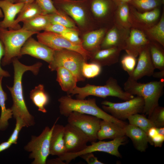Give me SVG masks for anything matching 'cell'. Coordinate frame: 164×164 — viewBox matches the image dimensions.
I'll use <instances>...</instances> for the list:
<instances>
[{
	"mask_svg": "<svg viewBox=\"0 0 164 164\" xmlns=\"http://www.w3.org/2000/svg\"><path fill=\"white\" fill-rule=\"evenodd\" d=\"M14 67L13 84L12 87L7 85L10 91L13 101L10 108L13 116L16 118H21L24 122L26 127L33 126L35 124L34 117L29 113L24 100L22 84V77L26 71H31L34 75H37L42 63L40 62L27 66L20 62L18 58H14L12 62Z\"/></svg>",
	"mask_w": 164,
	"mask_h": 164,
	"instance_id": "cell-1",
	"label": "cell"
},
{
	"mask_svg": "<svg viewBox=\"0 0 164 164\" xmlns=\"http://www.w3.org/2000/svg\"><path fill=\"white\" fill-rule=\"evenodd\" d=\"M58 101L60 103V112L66 117L74 111L95 116L124 128L127 124L123 121L115 118L100 108L97 105L95 98L74 99L68 95L62 96L58 99Z\"/></svg>",
	"mask_w": 164,
	"mask_h": 164,
	"instance_id": "cell-2",
	"label": "cell"
},
{
	"mask_svg": "<svg viewBox=\"0 0 164 164\" xmlns=\"http://www.w3.org/2000/svg\"><path fill=\"white\" fill-rule=\"evenodd\" d=\"M164 87L163 79L158 81L142 83L128 78L124 84L125 91L143 98L144 105L142 112L149 116L159 106V100L162 94Z\"/></svg>",
	"mask_w": 164,
	"mask_h": 164,
	"instance_id": "cell-3",
	"label": "cell"
},
{
	"mask_svg": "<svg viewBox=\"0 0 164 164\" xmlns=\"http://www.w3.org/2000/svg\"><path fill=\"white\" fill-rule=\"evenodd\" d=\"M37 33L21 28L8 30L0 27V40L5 50L1 62L2 65L6 66L12 63L14 58L21 57L20 51L23 45L29 38Z\"/></svg>",
	"mask_w": 164,
	"mask_h": 164,
	"instance_id": "cell-4",
	"label": "cell"
},
{
	"mask_svg": "<svg viewBox=\"0 0 164 164\" xmlns=\"http://www.w3.org/2000/svg\"><path fill=\"white\" fill-rule=\"evenodd\" d=\"M76 95L77 99H84L92 95L105 98L112 96L118 98L124 101L133 98L134 95L124 91L118 84L117 80L111 77L103 86H96L87 84L85 86L79 87L77 86L68 94Z\"/></svg>",
	"mask_w": 164,
	"mask_h": 164,
	"instance_id": "cell-5",
	"label": "cell"
},
{
	"mask_svg": "<svg viewBox=\"0 0 164 164\" xmlns=\"http://www.w3.org/2000/svg\"><path fill=\"white\" fill-rule=\"evenodd\" d=\"M84 61L87 62L79 53L64 49L54 51L53 60L48 67L51 71L56 70L60 67H64L73 74L78 82L83 81L85 79L82 72V67Z\"/></svg>",
	"mask_w": 164,
	"mask_h": 164,
	"instance_id": "cell-6",
	"label": "cell"
},
{
	"mask_svg": "<svg viewBox=\"0 0 164 164\" xmlns=\"http://www.w3.org/2000/svg\"><path fill=\"white\" fill-rule=\"evenodd\" d=\"M54 125L51 128L46 126L38 136L32 135L30 141L25 146V150L31 152L29 158L34 159L32 164H46L50 155V139Z\"/></svg>",
	"mask_w": 164,
	"mask_h": 164,
	"instance_id": "cell-7",
	"label": "cell"
},
{
	"mask_svg": "<svg viewBox=\"0 0 164 164\" xmlns=\"http://www.w3.org/2000/svg\"><path fill=\"white\" fill-rule=\"evenodd\" d=\"M102 108L105 111L121 120L129 116L142 112L144 105L143 98L137 96L121 103H113L108 101H102Z\"/></svg>",
	"mask_w": 164,
	"mask_h": 164,
	"instance_id": "cell-8",
	"label": "cell"
},
{
	"mask_svg": "<svg viewBox=\"0 0 164 164\" xmlns=\"http://www.w3.org/2000/svg\"><path fill=\"white\" fill-rule=\"evenodd\" d=\"M126 141L125 136L118 137L112 140L105 142L99 140L97 142H91V145L87 146L83 150L76 153H66L59 158L62 161H65L68 164L72 160L81 155L90 152H101L108 153L117 157H121V155L118 151V148L124 145Z\"/></svg>",
	"mask_w": 164,
	"mask_h": 164,
	"instance_id": "cell-9",
	"label": "cell"
},
{
	"mask_svg": "<svg viewBox=\"0 0 164 164\" xmlns=\"http://www.w3.org/2000/svg\"><path fill=\"white\" fill-rule=\"evenodd\" d=\"M36 37L39 41L54 50L66 49L75 51L81 54L86 61L91 57V53L82 46L71 42L59 34L44 31L37 33Z\"/></svg>",
	"mask_w": 164,
	"mask_h": 164,
	"instance_id": "cell-10",
	"label": "cell"
},
{
	"mask_svg": "<svg viewBox=\"0 0 164 164\" xmlns=\"http://www.w3.org/2000/svg\"><path fill=\"white\" fill-rule=\"evenodd\" d=\"M67 117L68 123L83 132L88 137L90 142L96 141L101 119L95 116L74 111L71 112Z\"/></svg>",
	"mask_w": 164,
	"mask_h": 164,
	"instance_id": "cell-11",
	"label": "cell"
},
{
	"mask_svg": "<svg viewBox=\"0 0 164 164\" xmlns=\"http://www.w3.org/2000/svg\"><path fill=\"white\" fill-rule=\"evenodd\" d=\"M64 139L66 153L79 152L87 145L88 137L77 128L69 123L65 126Z\"/></svg>",
	"mask_w": 164,
	"mask_h": 164,
	"instance_id": "cell-12",
	"label": "cell"
},
{
	"mask_svg": "<svg viewBox=\"0 0 164 164\" xmlns=\"http://www.w3.org/2000/svg\"><path fill=\"white\" fill-rule=\"evenodd\" d=\"M129 5L130 19L132 28L144 31L156 24L160 18V8L142 12Z\"/></svg>",
	"mask_w": 164,
	"mask_h": 164,
	"instance_id": "cell-13",
	"label": "cell"
},
{
	"mask_svg": "<svg viewBox=\"0 0 164 164\" xmlns=\"http://www.w3.org/2000/svg\"><path fill=\"white\" fill-rule=\"evenodd\" d=\"M54 50L36 40L31 37L25 42L22 47L21 56L28 55L50 63L53 60Z\"/></svg>",
	"mask_w": 164,
	"mask_h": 164,
	"instance_id": "cell-14",
	"label": "cell"
},
{
	"mask_svg": "<svg viewBox=\"0 0 164 164\" xmlns=\"http://www.w3.org/2000/svg\"><path fill=\"white\" fill-rule=\"evenodd\" d=\"M130 29L113 25L107 32L101 45V49L117 48L124 50Z\"/></svg>",
	"mask_w": 164,
	"mask_h": 164,
	"instance_id": "cell-15",
	"label": "cell"
},
{
	"mask_svg": "<svg viewBox=\"0 0 164 164\" xmlns=\"http://www.w3.org/2000/svg\"><path fill=\"white\" fill-rule=\"evenodd\" d=\"M56 8L64 11L69 15L80 26H83L86 22L85 7L86 1L70 0H53Z\"/></svg>",
	"mask_w": 164,
	"mask_h": 164,
	"instance_id": "cell-16",
	"label": "cell"
},
{
	"mask_svg": "<svg viewBox=\"0 0 164 164\" xmlns=\"http://www.w3.org/2000/svg\"><path fill=\"white\" fill-rule=\"evenodd\" d=\"M149 45L140 52L136 66L129 75L128 78L138 80L143 77L152 76L155 69L152 60Z\"/></svg>",
	"mask_w": 164,
	"mask_h": 164,
	"instance_id": "cell-17",
	"label": "cell"
},
{
	"mask_svg": "<svg viewBox=\"0 0 164 164\" xmlns=\"http://www.w3.org/2000/svg\"><path fill=\"white\" fill-rule=\"evenodd\" d=\"M24 3L25 2L13 3L7 0H0V9L4 14V19L0 21V27L13 29L21 28V26L15 24V18Z\"/></svg>",
	"mask_w": 164,
	"mask_h": 164,
	"instance_id": "cell-18",
	"label": "cell"
},
{
	"mask_svg": "<svg viewBox=\"0 0 164 164\" xmlns=\"http://www.w3.org/2000/svg\"><path fill=\"white\" fill-rule=\"evenodd\" d=\"M150 41L143 31L132 27L124 50L127 54L136 57L142 50L149 44Z\"/></svg>",
	"mask_w": 164,
	"mask_h": 164,
	"instance_id": "cell-19",
	"label": "cell"
},
{
	"mask_svg": "<svg viewBox=\"0 0 164 164\" xmlns=\"http://www.w3.org/2000/svg\"><path fill=\"white\" fill-rule=\"evenodd\" d=\"M90 6L92 13L97 18L100 20L110 18L113 21L117 6L113 0H91Z\"/></svg>",
	"mask_w": 164,
	"mask_h": 164,
	"instance_id": "cell-20",
	"label": "cell"
},
{
	"mask_svg": "<svg viewBox=\"0 0 164 164\" xmlns=\"http://www.w3.org/2000/svg\"><path fill=\"white\" fill-rule=\"evenodd\" d=\"M58 118L54 124L50 142V155L60 157L66 153L64 139V126L56 123Z\"/></svg>",
	"mask_w": 164,
	"mask_h": 164,
	"instance_id": "cell-21",
	"label": "cell"
},
{
	"mask_svg": "<svg viewBox=\"0 0 164 164\" xmlns=\"http://www.w3.org/2000/svg\"><path fill=\"white\" fill-rule=\"evenodd\" d=\"M121 51L117 48L100 49L92 53L91 61L101 67L110 66L118 62Z\"/></svg>",
	"mask_w": 164,
	"mask_h": 164,
	"instance_id": "cell-22",
	"label": "cell"
},
{
	"mask_svg": "<svg viewBox=\"0 0 164 164\" xmlns=\"http://www.w3.org/2000/svg\"><path fill=\"white\" fill-rule=\"evenodd\" d=\"M125 135L132 140L135 148L141 152L145 151L149 139L146 133L138 127L129 124L124 127Z\"/></svg>",
	"mask_w": 164,
	"mask_h": 164,
	"instance_id": "cell-23",
	"label": "cell"
},
{
	"mask_svg": "<svg viewBox=\"0 0 164 164\" xmlns=\"http://www.w3.org/2000/svg\"><path fill=\"white\" fill-rule=\"evenodd\" d=\"M125 136L124 128L113 122L101 120L97 134V139H114Z\"/></svg>",
	"mask_w": 164,
	"mask_h": 164,
	"instance_id": "cell-24",
	"label": "cell"
},
{
	"mask_svg": "<svg viewBox=\"0 0 164 164\" xmlns=\"http://www.w3.org/2000/svg\"><path fill=\"white\" fill-rule=\"evenodd\" d=\"M108 30L106 28H101L85 34L82 41L83 47L87 51L94 53L100 49L101 45Z\"/></svg>",
	"mask_w": 164,
	"mask_h": 164,
	"instance_id": "cell-25",
	"label": "cell"
},
{
	"mask_svg": "<svg viewBox=\"0 0 164 164\" xmlns=\"http://www.w3.org/2000/svg\"><path fill=\"white\" fill-rule=\"evenodd\" d=\"M43 14L42 11L35 0H28L24 4L15 19V24L20 26L19 23L23 22L36 16Z\"/></svg>",
	"mask_w": 164,
	"mask_h": 164,
	"instance_id": "cell-26",
	"label": "cell"
},
{
	"mask_svg": "<svg viewBox=\"0 0 164 164\" xmlns=\"http://www.w3.org/2000/svg\"><path fill=\"white\" fill-rule=\"evenodd\" d=\"M56 71L57 81L62 90L68 94L77 86L78 81L76 78L70 71L64 67H59Z\"/></svg>",
	"mask_w": 164,
	"mask_h": 164,
	"instance_id": "cell-27",
	"label": "cell"
},
{
	"mask_svg": "<svg viewBox=\"0 0 164 164\" xmlns=\"http://www.w3.org/2000/svg\"><path fill=\"white\" fill-rule=\"evenodd\" d=\"M113 25L123 28L132 27L130 19V5L128 3L118 5L114 13Z\"/></svg>",
	"mask_w": 164,
	"mask_h": 164,
	"instance_id": "cell-28",
	"label": "cell"
},
{
	"mask_svg": "<svg viewBox=\"0 0 164 164\" xmlns=\"http://www.w3.org/2000/svg\"><path fill=\"white\" fill-rule=\"evenodd\" d=\"M30 97L39 111L43 113L47 112L45 107L49 102V98L43 85L39 84L32 90L30 91Z\"/></svg>",
	"mask_w": 164,
	"mask_h": 164,
	"instance_id": "cell-29",
	"label": "cell"
},
{
	"mask_svg": "<svg viewBox=\"0 0 164 164\" xmlns=\"http://www.w3.org/2000/svg\"><path fill=\"white\" fill-rule=\"evenodd\" d=\"M148 39L164 46V12H162L158 22L143 31Z\"/></svg>",
	"mask_w": 164,
	"mask_h": 164,
	"instance_id": "cell-30",
	"label": "cell"
},
{
	"mask_svg": "<svg viewBox=\"0 0 164 164\" xmlns=\"http://www.w3.org/2000/svg\"><path fill=\"white\" fill-rule=\"evenodd\" d=\"M3 77H0V107L1 114L0 117V130H5L9 125V120L12 118L13 113L11 108H7L5 101L7 99V94L3 90L2 81Z\"/></svg>",
	"mask_w": 164,
	"mask_h": 164,
	"instance_id": "cell-31",
	"label": "cell"
},
{
	"mask_svg": "<svg viewBox=\"0 0 164 164\" xmlns=\"http://www.w3.org/2000/svg\"><path fill=\"white\" fill-rule=\"evenodd\" d=\"M23 22L21 28L27 31L39 32L42 30L45 31L50 24L46 15H40Z\"/></svg>",
	"mask_w": 164,
	"mask_h": 164,
	"instance_id": "cell-32",
	"label": "cell"
},
{
	"mask_svg": "<svg viewBox=\"0 0 164 164\" xmlns=\"http://www.w3.org/2000/svg\"><path fill=\"white\" fill-rule=\"evenodd\" d=\"M150 53L155 69L164 70V51L159 43L150 41L149 45Z\"/></svg>",
	"mask_w": 164,
	"mask_h": 164,
	"instance_id": "cell-33",
	"label": "cell"
},
{
	"mask_svg": "<svg viewBox=\"0 0 164 164\" xmlns=\"http://www.w3.org/2000/svg\"><path fill=\"white\" fill-rule=\"evenodd\" d=\"M128 4L142 12L160 8L163 4L161 0H132Z\"/></svg>",
	"mask_w": 164,
	"mask_h": 164,
	"instance_id": "cell-34",
	"label": "cell"
},
{
	"mask_svg": "<svg viewBox=\"0 0 164 164\" xmlns=\"http://www.w3.org/2000/svg\"><path fill=\"white\" fill-rule=\"evenodd\" d=\"M129 124L141 128L146 134L148 130L151 127H155L154 124L149 119L144 115L136 114L129 116L127 119Z\"/></svg>",
	"mask_w": 164,
	"mask_h": 164,
	"instance_id": "cell-35",
	"label": "cell"
},
{
	"mask_svg": "<svg viewBox=\"0 0 164 164\" xmlns=\"http://www.w3.org/2000/svg\"><path fill=\"white\" fill-rule=\"evenodd\" d=\"M58 13L47 14L51 24H57L65 26L67 27L76 29V26L74 22L59 10Z\"/></svg>",
	"mask_w": 164,
	"mask_h": 164,
	"instance_id": "cell-36",
	"label": "cell"
},
{
	"mask_svg": "<svg viewBox=\"0 0 164 164\" xmlns=\"http://www.w3.org/2000/svg\"><path fill=\"white\" fill-rule=\"evenodd\" d=\"M101 71V66L97 63L91 62L88 63L84 61L82 67V72L85 78L95 77L99 75Z\"/></svg>",
	"mask_w": 164,
	"mask_h": 164,
	"instance_id": "cell-37",
	"label": "cell"
},
{
	"mask_svg": "<svg viewBox=\"0 0 164 164\" xmlns=\"http://www.w3.org/2000/svg\"><path fill=\"white\" fill-rule=\"evenodd\" d=\"M149 118L155 127H163L164 125V108L158 106L149 116Z\"/></svg>",
	"mask_w": 164,
	"mask_h": 164,
	"instance_id": "cell-38",
	"label": "cell"
},
{
	"mask_svg": "<svg viewBox=\"0 0 164 164\" xmlns=\"http://www.w3.org/2000/svg\"><path fill=\"white\" fill-rule=\"evenodd\" d=\"M41 8L43 15L58 13V10L52 0H35Z\"/></svg>",
	"mask_w": 164,
	"mask_h": 164,
	"instance_id": "cell-39",
	"label": "cell"
},
{
	"mask_svg": "<svg viewBox=\"0 0 164 164\" xmlns=\"http://www.w3.org/2000/svg\"><path fill=\"white\" fill-rule=\"evenodd\" d=\"M136 57L127 54L122 58L121 63L123 69L130 74L134 70L136 63Z\"/></svg>",
	"mask_w": 164,
	"mask_h": 164,
	"instance_id": "cell-40",
	"label": "cell"
},
{
	"mask_svg": "<svg viewBox=\"0 0 164 164\" xmlns=\"http://www.w3.org/2000/svg\"><path fill=\"white\" fill-rule=\"evenodd\" d=\"M15 119L16 124L15 128L13 132L7 141L12 144H16L19 133L22 128L26 127L23 120L21 118H17Z\"/></svg>",
	"mask_w": 164,
	"mask_h": 164,
	"instance_id": "cell-41",
	"label": "cell"
},
{
	"mask_svg": "<svg viewBox=\"0 0 164 164\" xmlns=\"http://www.w3.org/2000/svg\"><path fill=\"white\" fill-rule=\"evenodd\" d=\"M77 30H74L62 33L61 35L71 42L82 46V41L79 37Z\"/></svg>",
	"mask_w": 164,
	"mask_h": 164,
	"instance_id": "cell-42",
	"label": "cell"
},
{
	"mask_svg": "<svg viewBox=\"0 0 164 164\" xmlns=\"http://www.w3.org/2000/svg\"><path fill=\"white\" fill-rule=\"evenodd\" d=\"M74 30L77 29H70L59 24L50 23L46 28L45 31L51 32L59 34H61L65 32Z\"/></svg>",
	"mask_w": 164,
	"mask_h": 164,
	"instance_id": "cell-43",
	"label": "cell"
},
{
	"mask_svg": "<svg viewBox=\"0 0 164 164\" xmlns=\"http://www.w3.org/2000/svg\"><path fill=\"white\" fill-rule=\"evenodd\" d=\"M80 157L88 164H104L103 162L100 161L96 157L93 152H90L83 154Z\"/></svg>",
	"mask_w": 164,
	"mask_h": 164,
	"instance_id": "cell-44",
	"label": "cell"
},
{
	"mask_svg": "<svg viewBox=\"0 0 164 164\" xmlns=\"http://www.w3.org/2000/svg\"><path fill=\"white\" fill-rule=\"evenodd\" d=\"M5 53V50L4 46L0 40V77H7L10 76L9 73L2 69L1 66V60L4 55Z\"/></svg>",
	"mask_w": 164,
	"mask_h": 164,
	"instance_id": "cell-45",
	"label": "cell"
},
{
	"mask_svg": "<svg viewBox=\"0 0 164 164\" xmlns=\"http://www.w3.org/2000/svg\"><path fill=\"white\" fill-rule=\"evenodd\" d=\"M164 141V136L157 134L152 139L153 145L155 147H160Z\"/></svg>",
	"mask_w": 164,
	"mask_h": 164,
	"instance_id": "cell-46",
	"label": "cell"
},
{
	"mask_svg": "<svg viewBox=\"0 0 164 164\" xmlns=\"http://www.w3.org/2000/svg\"><path fill=\"white\" fill-rule=\"evenodd\" d=\"M12 144L7 141L0 144V152L9 148Z\"/></svg>",
	"mask_w": 164,
	"mask_h": 164,
	"instance_id": "cell-47",
	"label": "cell"
},
{
	"mask_svg": "<svg viewBox=\"0 0 164 164\" xmlns=\"http://www.w3.org/2000/svg\"><path fill=\"white\" fill-rule=\"evenodd\" d=\"M152 76L156 78L163 79L164 77V70H160V71L154 72Z\"/></svg>",
	"mask_w": 164,
	"mask_h": 164,
	"instance_id": "cell-48",
	"label": "cell"
},
{
	"mask_svg": "<svg viewBox=\"0 0 164 164\" xmlns=\"http://www.w3.org/2000/svg\"><path fill=\"white\" fill-rule=\"evenodd\" d=\"M48 164H65V162L61 160L58 157L48 161Z\"/></svg>",
	"mask_w": 164,
	"mask_h": 164,
	"instance_id": "cell-49",
	"label": "cell"
},
{
	"mask_svg": "<svg viewBox=\"0 0 164 164\" xmlns=\"http://www.w3.org/2000/svg\"><path fill=\"white\" fill-rule=\"evenodd\" d=\"M132 0H113L117 5L124 3H129Z\"/></svg>",
	"mask_w": 164,
	"mask_h": 164,
	"instance_id": "cell-50",
	"label": "cell"
},
{
	"mask_svg": "<svg viewBox=\"0 0 164 164\" xmlns=\"http://www.w3.org/2000/svg\"><path fill=\"white\" fill-rule=\"evenodd\" d=\"M156 131L157 134L164 136V128L163 127L156 128Z\"/></svg>",
	"mask_w": 164,
	"mask_h": 164,
	"instance_id": "cell-51",
	"label": "cell"
},
{
	"mask_svg": "<svg viewBox=\"0 0 164 164\" xmlns=\"http://www.w3.org/2000/svg\"><path fill=\"white\" fill-rule=\"evenodd\" d=\"M28 0H16L15 3L25 2Z\"/></svg>",
	"mask_w": 164,
	"mask_h": 164,
	"instance_id": "cell-52",
	"label": "cell"
},
{
	"mask_svg": "<svg viewBox=\"0 0 164 164\" xmlns=\"http://www.w3.org/2000/svg\"><path fill=\"white\" fill-rule=\"evenodd\" d=\"M3 16V15L2 11V10L0 9V18L2 17Z\"/></svg>",
	"mask_w": 164,
	"mask_h": 164,
	"instance_id": "cell-53",
	"label": "cell"
},
{
	"mask_svg": "<svg viewBox=\"0 0 164 164\" xmlns=\"http://www.w3.org/2000/svg\"><path fill=\"white\" fill-rule=\"evenodd\" d=\"M12 3H15L16 0H7Z\"/></svg>",
	"mask_w": 164,
	"mask_h": 164,
	"instance_id": "cell-54",
	"label": "cell"
},
{
	"mask_svg": "<svg viewBox=\"0 0 164 164\" xmlns=\"http://www.w3.org/2000/svg\"><path fill=\"white\" fill-rule=\"evenodd\" d=\"M163 4L164 3V0H161Z\"/></svg>",
	"mask_w": 164,
	"mask_h": 164,
	"instance_id": "cell-55",
	"label": "cell"
},
{
	"mask_svg": "<svg viewBox=\"0 0 164 164\" xmlns=\"http://www.w3.org/2000/svg\"></svg>",
	"mask_w": 164,
	"mask_h": 164,
	"instance_id": "cell-56",
	"label": "cell"
}]
</instances>
